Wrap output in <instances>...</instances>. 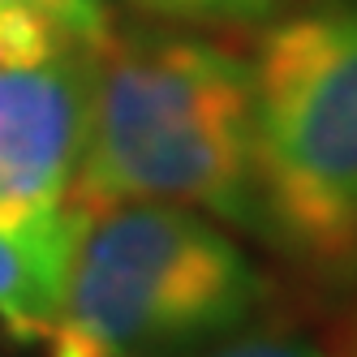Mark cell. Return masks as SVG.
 Wrapping results in <instances>:
<instances>
[{
  "label": "cell",
  "instance_id": "obj_1",
  "mask_svg": "<svg viewBox=\"0 0 357 357\" xmlns=\"http://www.w3.org/2000/svg\"><path fill=\"white\" fill-rule=\"evenodd\" d=\"M69 202H176L254 241L250 56L198 26H116L91 52Z\"/></svg>",
  "mask_w": 357,
  "mask_h": 357
},
{
  "label": "cell",
  "instance_id": "obj_2",
  "mask_svg": "<svg viewBox=\"0 0 357 357\" xmlns=\"http://www.w3.org/2000/svg\"><path fill=\"white\" fill-rule=\"evenodd\" d=\"M254 241L301 289L357 293V0H289L259 26Z\"/></svg>",
  "mask_w": 357,
  "mask_h": 357
},
{
  "label": "cell",
  "instance_id": "obj_3",
  "mask_svg": "<svg viewBox=\"0 0 357 357\" xmlns=\"http://www.w3.org/2000/svg\"><path fill=\"white\" fill-rule=\"evenodd\" d=\"M275 275L245 237L202 211L176 202L78 207L43 357H190L275 314Z\"/></svg>",
  "mask_w": 357,
  "mask_h": 357
},
{
  "label": "cell",
  "instance_id": "obj_4",
  "mask_svg": "<svg viewBox=\"0 0 357 357\" xmlns=\"http://www.w3.org/2000/svg\"><path fill=\"white\" fill-rule=\"evenodd\" d=\"M91 52L0 65V224L69 207L82 155Z\"/></svg>",
  "mask_w": 357,
  "mask_h": 357
},
{
  "label": "cell",
  "instance_id": "obj_5",
  "mask_svg": "<svg viewBox=\"0 0 357 357\" xmlns=\"http://www.w3.org/2000/svg\"><path fill=\"white\" fill-rule=\"evenodd\" d=\"M78 207L26 224H0V331L17 344H43L65 293Z\"/></svg>",
  "mask_w": 357,
  "mask_h": 357
},
{
  "label": "cell",
  "instance_id": "obj_6",
  "mask_svg": "<svg viewBox=\"0 0 357 357\" xmlns=\"http://www.w3.org/2000/svg\"><path fill=\"white\" fill-rule=\"evenodd\" d=\"M73 52L47 0H0V65H39Z\"/></svg>",
  "mask_w": 357,
  "mask_h": 357
},
{
  "label": "cell",
  "instance_id": "obj_7",
  "mask_svg": "<svg viewBox=\"0 0 357 357\" xmlns=\"http://www.w3.org/2000/svg\"><path fill=\"white\" fill-rule=\"evenodd\" d=\"M190 357H336V349H331L327 336H314V331H305L297 323L263 314Z\"/></svg>",
  "mask_w": 357,
  "mask_h": 357
},
{
  "label": "cell",
  "instance_id": "obj_8",
  "mask_svg": "<svg viewBox=\"0 0 357 357\" xmlns=\"http://www.w3.org/2000/svg\"><path fill=\"white\" fill-rule=\"evenodd\" d=\"M142 22H172L198 31H245V13L237 0H116Z\"/></svg>",
  "mask_w": 357,
  "mask_h": 357
},
{
  "label": "cell",
  "instance_id": "obj_9",
  "mask_svg": "<svg viewBox=\"0 0 357 357\" xmlns=\"http://www.w3.org/2000/svg\"><path fill=\"white\" fill-rule=\"evenodd\" d=\"M47 9L56 13L65 39L78 52H99L116 31L112 0H47Z\"/></svg>",
  "mask_w": 357,
  "mask_h": 357
},
{
  "label": "cell",
  "instance_id": "obj_10",
  "mask_svg": "<svg viewBox=\"0 0 357 357\" xmlns=\"http://www.w3.org/2000/svg\"><path fill=\"white\" fill-rule=\"evenodd\" d=\"M327 340L336 349V357H357V293L340 301V314L327 327Z\"/></svg>",
  "mask_w": 357,
  "mask_h": 357
},
{
  "label": "cell",
  "instance_id": "obj_11",
  "mask_svg": "<svg viewBox=\"0 0 357 357\" xmlns=\"http://www.w3.org/2000/svg\"><path fill=\"white\" fill-rule=\"evenodd\" d=\"M237 5H241V13H245V26H263V22H267L271 13H280L289 0H237Z\"/></svg>",
  "mask_w": 357,
  "mask_h": 357
}]
</instances>
